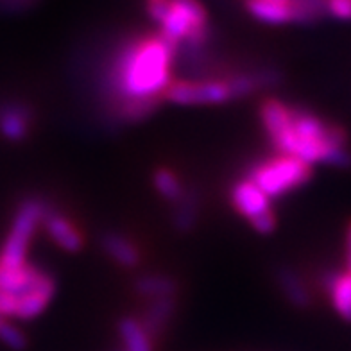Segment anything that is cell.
<instances>
[{
    "instance_id": "cell-21",
    "label": "cell",
    "mask_w": 351,
    "mask_h": 351,
    "mask_svg": "<svg viewBox=\"0 0 351 351\" xmlns=\"http://www.w3.org/2000/svg\"><path fill=\"white\" fill-rule=\"evenodd\" d=\"M0 341L11 350H23L27 346V339L20 328H16L10 319H0Z\"/></svg>"
},
{
    "instance_id": "cell-25",
    "label": "cell",
    "mask_w": 351,
    "mask_h": 351,
    "mask_svg": "<svg viewBox=\"0 0 351 351\" xmlns=\"http://www.w3.org/2000/svg\"><path fill=\"white\" fill-rule=\"evenodd\" d=\"M119 351H124V350H119Z\"/></svg>"
},
{
    "instance_id": "cell-14",
    "label": "cell",
    "mask_w": 351,
    "mask_h": 351,
    "mask_svg": "<svg viewBox=\"0 0 351 351\" xmlns=\"http://www.w3.org/2000/svg\"><path fill=\"white\" fill-rule=\"evenodd\" d=\"M176 310V300L174 298H160V300H151L149 301L145 314L140 319V323L151 339L158 337V333L165 328L169 321H171L172 314Z\"/></svg>"
},
{
    "instance_id": "cell-13",
    "label": "cell",
    "mask_w": 351,
    "mask_h": 351,
    "mask_svg": "<svg viewBox=\"0 0 351 351\" xmlns=\"http://www.w3.org/2000/svg\"><path fill=\"white\" fill-rule=\"evenodd\" d=\"M102 250L106 251L113 262H117L122 267H136L140 263V251L128 237L117 233V231H108L102 237Z\"/></svg>"
},
{
    "instance_id": "cell-8",
    "label": "cell",
    "mask_w": 351,
    "mask_h": 351,
    "mask_svg": "<svg viewBox=\"0 0 351 351\" xmlns=\"http://www.w3.org/2000/svg\"><path fill=\"white\" fill-rule=\"evenodd\" d=\"M231 204L242 217H245L250 222L273 210L271 199L247 178L237 181L233 185V189H231Z\"/></svg>"
},
{
    "instance_id": "cell-24",
    "label": "cell",
    "mask_w": 351,
    "mask_h": 351,
    "mask_svg": "<svg viewBox=\"0 0 351 351\" xmlns=\"http://www.w3.org/2000/svg\"><path fill=\"white\" fill-rule=\"evenodd\" d=\"M149 2H156V0H149Z\"/></svg>"
},
{
    "instance_id": "cell-19",
    "label": "cell",
    "mask_w": 351,
    "mask_h": 351,
    "mask_svg": "<svg viewBox=\"0 0 351 351\" xmlns=\"http://www.w3.org/2000/svg\"><path fill=\"white\" fill-rule=\"evenodd\" d=\"M292 22L294 23H314L317 22L324 11V0H292Z\"/></svg>"
},
{
    "instance_id": "cell-23",
    "label": "cell",
    "mask_w": 351,
    "mask_h": 351,
    "mask_svg": "<svg viewBox=\"0 0 351 351\" xmlns=\"http://www.w3.org/2000/svg\"><path fill=\"white\" fill-rule=\"evenodd\" d=\"M344 271L351 273V221L348 222L344 233Z\"/></svg>"
},
{
    "instance_id": "cell-2",
    "label": "cell",
    "mask_w": 351,
    "mask_h": 351,
    "mask_svg": "<svg viewBox=\"0 0 351 351\" xmlns=\"http://www.w3.org/2000/svg\"><path fill=\"white\" fill-rule=\"evenodd\" d=\"M269 138L278 153L296 158L310 167L315 163L341 169L351 165L344 130L306 110L291 108L285 125Z\"/></svg>"
},
{
    "instance_id": "cell-7",
    "label": "cell",
    "mask_w": 351,
    "mask_h": 351,
    "mask_svg": "<svg viewBox=\"0 0 351 351\" xmlns=\"http://www.w3.org/2000/svg\"><path fill=\"white\" fill-rule=\"evenodd\" d=\"M165 97L176 104L197 106V104H224L231 101L226 79H194V81H172Z\"/></svg>"
},
{
    "instance_id": "cell-6",
    "label": "cell",
    "mask_w": 351,
    "mask_h": 351,
    "mask_svg": "<svg viewBox=\"0 0 351 351\" xmlns=\"http://www.w3.org/2000/svg\"><path fill=\"white\" fill-rule=\"evenodd\" d=\"M51 208L42 199H25L16 210L11 224V231L0 253V265L4 267H22L27 263V251L31 239L38 226L45 219L47 210Z\"/></svg>"
},
{
    "instance_id": "cell-16",
    "label": "cell",
    "mask_w": 351,
    "mask_h": 351,
    "mask_svg": "<svg viewBox=\"0 0 351 351\" xmlns=\"http://www.w3.org/2000/svg\"><path fill=\"white\" fill-rule=\"evenodd\" d=\"M176 282L165 274H143L134 282V291L145 300H160V298H174Z\"/></svg>"
},
{
    "instance_id": "cell-12",
    "label": "cell",
    "mask_w": 351,
    "mask_h": 351,
    "mask_svg": "<svg viewBox=\"0 0 351 351\" xmlns=\"http://www.w3.org/2000/svg\"><path fill=\"white\" fill-rule=\"evenodd\" d=\"M29 122H31V110L19 102L5 104L0 110V131L5 138L23 140L29 133Z\"/></svg>"
},
{
    "instance_id": "cell-3",
    "label": "cell",
    "mask_w": 351,
    "mask_h": 351,
    "mask_svg": "<svg viewBox=\"0 0 351 351\" xmlns=\"http://www.w3.org/2000/svg\"><path fill=\"white\" fill-rule=\"evenodd\" d=\"M151 19L160 27V36L180 51H203L208 42V13L201 0H156L147 5Z\"/></svg>"
},
{
    "instance_id": "cell-22",
    "label": "cell",
    "mask_w": 351,
    "mask_h": 351,
    "mask_svg": "<svg viewBox=\"0 0 351 351\" xmlns=\"http://www.w3.org/2000/svg\"><path fill=\"white\" fill-rule=\"evenodd\" d=\"M324 11L332 19L350 22L351 20V0H324Z\"/></svg>"
},
{
    "instance_id": "cell-9",
    "label": "cell",
    "mask_w": 351,
    "mask_h": 351,
    "mask_svg": "<svg viewBox=\"0 0 351 351\" xmlns=\"http://www.w3.org/2000/svg\"><path fill=\"white\" fill-rule=\"evenodd\" d=\"M43 228H45L47 235L51 237V241L56 245H60L61 250L75 253L83 247V235L81 231L74 226V222L65 217L63 213L58 210L49 208L43 219Z\"/></svg>"
},
{
    "instance_id": "cell-20",
    "label": "cell",
    "mask_w": 351,
    "mask_h": 351,
    "mask_svg": "<svg viewBox=\"0 0 351 351\" xmlns=\"http://www.w3.org/2000/svg\"><path fill=\"white\" fill-rule=\"evenodd\" d=\"M195 217H197V197L189 194V190H186L185 197L176 204V228H180V230H190L192 224H194Z\"/></svg>"
},
{
    "instance_id": "cell-1",
    "label": "cell",
    "mask_w": 351,
    "mask_h": 351,
    "mask_svg": "<svg viewBox=\"0 0 351 351\" xmlns=\"http://www.w3.org/2000/svg\"><path fill=\"white\" fill-rule=\"evenodd\" d=\"M176 49L160 34L136 38L122 47L108 75L115 108L124 102L160 101L172 84Z\"/></svg>"
},
{
    "instance_id": "cell-17",
    "label": "cell",
    "mask_w": 351,
    "mask_h": 351,
    "mask_svg": "<svg viewBox=\"0 0 351 351\" xmlns=\"http://www.w3.org/2000/svg\"><path fill=\"white\" fill-rule=\"evenodd\" d=\"M278 285H280L282 292L285 294L287 300L291 301L292 305L300 306V308L310 305L308 289L303 283L300 274L294 273L292 269H282L278 273Z\"/></svg>"
},
{
    "instance_id": "cell-15",
    "label": "cell",
    "mask_w": 351,
    "mask_h": 351,
    "mask_svg": "<svg viewBox=\"0 0 351 351\" xmlns=\"http://www.w3.org/2000/svg\"><path fill=\"white\" fill-rule=\"evenodd\" d=\"M119 335L124 344V351H154L153 339L143 328L140 319L124 317L119 323Z\"/></svg>"
},
{
    "instance_id": "cell-11",
    "label": "cell",
    "mask_w": 351,
    "mask_h": 351,
    "mask_svg": "<svg viewBox=\"0 0 351 351\" xmlns=\"http://www.w3.org/2000/svg\"><path fill=\"white\" fill-rule=\"evenodd\" d=\"M324 287L332 301L333 310L344 321H351V273H330L324 276Z\"/></svg>"
},
{
    "instance_id": "cell-18",
    "label": "cell",
    "mask_w": 351,
    "mask_h": 351,
    "mask_svg": "<svg viewBox=\"0 0 351 351\" xmlns=\"http://www.w3.org/2000/svg\"><path fill=\"white\" fill-rule=\"evenodd\" d=\"M153 185L156 189V192L162 195L163 199H167L169 203L178 204L181 199L185 197L186 189L183 185V181L178 178L176 172H172L171 169H158L153 176Z\"/></svg>"
},
{
    "instance_id": "cell-5",
    "label": "cell",
    "mask_w": 351,
    "mask_h": 351,
    "mask_svg": "<svg viewBox=\"0 0 351 351\" xmlns=\"http://www.w3.org/2000/svg\"><path fill=\"white\" fill-rule=\"evenodd\" d=\"M245 178L253 181L269 199H278L306 185L312 178V167L296 158L278 154L254 163Z\"/></svg>"
},
{
    "instance_id": "cell-4",
    "label": "cell",
    "mask_w": 351,
    "mask_h": 351,
    "mask_svg": "<svg viewBox=\"0 0 351 351\" xmlns=\"http://www.w3.org/2000/svg\"><path fill=\"white\" fill-rule=\"evenodd\" d=\"M0 289L19 301L16 319L23 321L38 317L56 294L54 280L29 263L22 267L0 265Z\"/></svg>"
},
{
    "instance_id": "cell-10",
    "label": "cell",
    "mask_w": 351,
    "mask_h": 351,
    "mask_svg": "<svg viewBox=\"0 0 351 351\" xmlns=\"http://www.w3.org/2000/svg\"><path fill=\"white\" fill-rule=\"evenodd\" d=\"M292 0H245V10L258 22L283 25L292 22Z\"/></svg>"
}]
</instances>
